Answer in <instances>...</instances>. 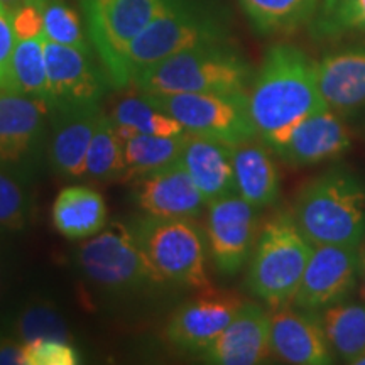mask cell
<instances>
[{
    "mask_svg": "<svg viewBox=\"0 0 365 365\" xmlns=\"http://www.w3.org/2000/svg\"><path fill=\"white\" fill-rule=\"evenodd\" d=\"M325 108L317 61L293 44L272 46L249 93L250 117L267 148L276 149L303 118Z\"/></svg>",
    "mask_w": 365,
    "mask_h": 365,
    "instance_id": "obj_1",
    "label": "cell"
},
{
    "mask_svg": "<svg viewBox=\"0 0 365 365\" xmlns=\"http://www.w3.org/2000/svg\"><path fill=\"white\" fill-rule=\"evenodd\" d=\"M293 218L313 245L359 247L365 237V182L352 171L333 168L303 186Z\"/></svg>",
    "mask_w": 365,
    "mask_h": 365,
    "instance_id": "obj_2",
    "label": "cell"
},
{
    "mask_svg": "<svg viewBox=\"0 0 365 365\" xmlns=\"http://www.w3.org/2000/svg\"><path fill=\"white\" fill-rule=\"evenodd\" d=\"M249 78L247 63L222 43H215L163 59L135 75L130 83L148 95L235 93L245 91Z\"/></svg>",
    "mask_w": 365,
    "mask_h": 365,
    "instance_id": "obj_3",
    "label": "cell"
},
{
    "mask_svg": "<svg viewBox=\"0 0 365 365\" xmlns=\"http://www.w3.org/2000/svg\"><path fill=\"white\" fill-rule=\"evenodd\" d=\"M313 249L291 213H276L269 218L250 255L245 277L250 293L272 308L289 304Z\"/></svg>",
    "mask_w": 365,
    "mask_h": 365,
    "instance_id": "obj_4",
    "label": "cell"
},
{
    "mask_svg": "<svg viewBox=\"0 0 365 365\" xmlns=\"http://www.w3.org/2000/svg\"><path fill=\"white\" fill-rule=\"evenodd\" d=\"M78 266L86 279L108 293H132L166 284L154 269L130 223H107L80 245Z\"/></svg>",
    "mask_w": 365,
    "mask_h": 365,
    "instance_id": "obj_5",
    "label": "cell"
},
{
    "mask_svg": "<svg viewBox=\"0 0 365 365\" xmlns=\"http://www.w3.org/2000/svg\"><path fill=\"white\" fill-rule=\"evenodd\" d=\"M130 227L164 281L198 291L212 287L205 240L193 218L144 215L132 222Z\"/></svg>",
    "mask_w": 365,
    "mask_h": 365,
    "instance_id": "obj_6",
    "label": "cell"
},
{
    "mask_svg": "<svg viewBox=\"0 0 365 365\" xmlns=\"http://www.w3.org/2000/svg\"><path fill=\"white\" fill-rule=\"evenodd\" d=\"M215 43H222V31L210 14L190 0H171L170 6L135 36L127 49L125 71L129 85L135 75L163 59Z\"/></svg>",
    "mask_w": 365,
    "mask_h": 365,
    "instance_id": "obj_7",
    "label": "cell"
},
{
    "mask_svg": "<svg viewBox=\"0 0 365 365\" xmlns=\"http://www.w3.org/2000/svg\"><path fill=\"white\" fill-rule=\"evenodd\" d=\"M90 39L103 63L105 76L117 88L129 85L125 54L135 36L171 0H80Z\"/></svg>",
    "mask_w": 365,
    "mask_h": 365,
    "instance_id": "obj_8",
    "label": "cell"
},
{
    "mask_svg": "<svg viewBox=\"0 0 365 365\" xmlns=\"http://www.w3.org/2000/svg\"><path fill=\"white\" fill-rule=\"evenodd\" d=\"M149 97L168 113H171L188 134L212 137L227 144H239L257 135L249 110V95L245 91L149 95Z\"/></svg>",
    "mask_w": 365,
    "mask_h": 365,
    "instance_id": "obj_9",
    "label": "cell"
},
{
    "mask_svg": "<svg viewBox=\"0 0 365 365\" xmlns=\"http://www.w3.org/2000/svg\"><path fill=\"white\" fill-rule=\"evenodd\" d=\"M245 303L240 294L232 291L202 289L173 312L164 327V339L182 352L202 354L230 325Z\"/></svg>",
    "mask_w": 365,
    "mask_h": 365,
    "instance_id": "obj_10",
    "label": "cell"
},
{
    "mask_svg": "<svg viewBox=\"0 0 365 365\" xmlns=\"http://www.w3.org/2000/svg\"><path fill=\"white\" fill-rule=\"evenodd\" d=\"M207 239L213 262L225 276L244 267L257 232V208L230 193L207 205Z\"/></svg>",
    "mask_w": 365,
    "mask_h": 365,
    "instance_id": "obj_11",
    "label": "cell"
},
{
    "mask_svg": "<svg viewBox=\"0 0 365 365\" xmlns=\"http://www.w3.org/2000/svg\"><path fill=\"white\" fill-rule=\"evenodd\" d=\"M360 261L362 257L357 247L314 245L289 304L307 312H318L340 303L357 284Z\"/></svg>",
    "mask_w": 365,
    "mask_h": 365,
    "instance_id": "obj_12",
    "label": "cell"
},
{
    "mask_svg": "<svg viewBox=\"0 0 365 365\" xmlns=\"http://www.w3.org/2000/svg\"><path fill=\"white\" fill-rule=\"evenodd\" d=\"M46 61L51 113L100 105L105 76L93 65L90 53L46 39Z\"/></svg>",
    "mask_w": 365,
    "mask_h": 365,
    "instance_id": "obj_13",
    "label": "cell"
},
{
    "mask_svg": "<svg viewBox=\"0 0 365 365\" xmlns=\"http://www.w3.org/2000/svg\"><path fill=\"white\" fill-rule=\"evenodd\" d=\"M132 195L144 215L158 218H195L207 207V200L180 159L137 178Z\"/></svg>",
    "mask_w": 365,
    "mask_h": 365,
    "instance_id": "obj_14",
    "label": "cell"
},
{
    "mask_svg": "<svg viewBox=\"0 0 365 365\" xmlns=\"http://www.w3.org/2000/svg\"><path fill=\"white\" fill-rule=\"evenodd\" d=\"M198 355L213 365L264 364L272 355L271 314L247 301L230 325Z\"/></svg>",
    "mask_w": 365,
    "mask_h": 365,
    "instance_id": "obj_15",
    "label": "cell"
},
{
    "mask_svg": "<svg viewBox=\"0 0 365 365\" xmlns=\"http://www.w3.org/2000/svg\"><path fill=\"white\" fill-rule=\"evenodd\" d=\"M271 349L277 359L294 365L333 364L331 346L323 325L307 309L293 304L274 308L271 314Z\"/></svg>",
    "mask_w": 365,
    "mask_h": 365,
    "instance_id": "obj_16",
    "label": "cell"
},
{
    "mask_svg": "<svg viewBox=\"0 0 365 365\" xmlns=\"http://www.w3.org/2000/svg\"><path fill=\"white\" fill-rule=\"evenodd\" d=\"M352 145V137L331 108L303 118L282 143L272 149L291 166H312L335 159Z\"/></svg>",
    "mask_w": 365,
    "mask_h": 365,
    "instance_id": "obj_17",
    "label": "cell"
},
{
    "mask_svg": "<svg viewBox=\"0 0 365 365\" xmlns=\"http://www.w3.org/2000/svg\"><path fill=\"white\" fill-rule=\"evenodd\" d=\"M51 107L44 100L0 88V163H19L41 139Z\"/></svg>",
    "mask_w": 365,
    "mask_h": 365,
    "instance_id": "obj_18",
    "label": "cell"
},
{
    "mask_svg": "<svg viewBox=\"0 0 365 365\" xmlns=\"http://www.w3.org/2000/svg\"><path fill=\"white\" fill-rule=\"evenodd\" d=\"M102 112L100 105H91L51 113L54 125L49 140V161L59 176L68 180L83 178L86 153Z\"/></svg>",
    "mask_w": 365,
    "mask_h": 365,
    "instance_id": "obj_19",
    "label": "cell"
},
{
    "mask_svg": "<svg viewBox=\"0 0 365 365\" xmlns=\"http://www.w3.org/2000/svg\"><path fill=\"white\" fill-rule=\"evenodd\" d=\"M180 161L196 188L202 191L207 205L225 195L237 193L232 144L186 132Z\"/></svg>",
    "mask_w": 365,
    "mask_h": 365,
    "instance_id": "obj_20",
    "label": "cell"
},
{
    "mask_svg": "<svg viewBox=\"0 0 365 365\" xmlns=\"http://www.w3.org/2000/svg\"><path fill=\"white\" fill-rule=\"evenodd\" d=\"M317 71L319 91L333 112L365 107V48L327 54L317 63Z\"/></svg>",
    "mask_w": 365,
    "mask_h": 365,
    "instance_id": "obj_21",
    "label": "cell"
},
{
    "mask_svg": "<svg viewBox=\"0 0 365 365\" xmlns=\"http://www.w3.org/2000/svg\"><path fill=\"white\" fill-rule=\"evenodd\" d=\"M235 190L255 208L271 207L279 198V173L267 144L255 137L232 144Z\"/></svg>",
    "mask_w": 365,
    "mask_h": 365,
    "instance_id": "obj_22",
    "label": "cell"
},
{
    "mask_svg": "<svg viewBox=\"0 0 365 365\" xmlns=\"http://www.w3.org/2000/svg\"><path fill=\"white\" fill-rule=\"evenodd\" d=\"M53 225L68 240L97 235L108 223L103 196L90 186L71 185L56 195L51 210Z\"/></svg>",
    "mask_w": 365,
    "mask_h": 365,
    "instance_id": "obj_23",
    "label": "cell"
},
{
    "mask_svg": "<svg viewBox=\"0 0 365 365\" xmlns=\"http://www.w3.org/2000/svg\"><path fill=\"white\" fill-rule=\"evenodd\" d=\"M108 117L112 118L118 134L124 140L134 134L175 137L186 132L171 113L159 107L145 93L140 97L129 95V97L117 100Z\"/></svg>",
    "mask_w": 365,
    "mask_h": 365,
    "instance_id": "obj_24",
    "label": "cell"
},
{
    "mask_svg": "<svg viewBox=\"0 0 365 365\" xmlns=\"http://www.w3.org/2000/svg\"><path fill=\"white\" fill-rule=\"evenodd\" d=\"M250 24L261 34H287L314 17L319 0H239Z\"/></svg>",
    "mask_w": 365,
    "mask_h": 365,
    "instance_id": "obj_25",
    "label": "cell"
},
{
    "mask_svg": "<svg viewBox=\"0 0 365 365\" xmlns=\"http://www.w3.org/2000/svg\"><path fill=\"white\" fill-rule=\"evenodd\" d=\"M185 134L175 137L134 134L127 137L124 140L125 171L122 181H134L178 161Z\"/></svg>",
    "mask_w": 365,
    "mask_h": 365,
    "instance_id": "obj_26",
    "label": "cell"
},
{
    "mask_svg": "<svg viewBox=\"0 0 365 365\" xmlns=\"http://www.w3.org/2000/svg\"><path fill=\"white\" fill-rule=\"evenodd\" d=\"M322 325L328 344L344 362L354 364L365 354V304L336 303L328 307Z\"/></svg>",
    "mask_w": 365,
    "mask_h": 365,
    "instance_id": "obj_27",
    "label": "cell"
},
{
    "mask_svg": "<svg viewBox=\"0 0 365 365\" xmlns=\"http://www.w3.org/2000/svg\"><path fill=\"white\" fill-rule=\"evenodd\" d=\"M7 88H12L49 103L48 61H46V36L19 39L14 49Z\"/></svg>",
    "mask_w": 365,
    "mask_h": 365,
    "instance_id": "obj_28",
    "label": "cell"
},
{
    "mask_svg": "<svg viewBox=\"0 0 365 365\" xmlns=\"http://www.w3.org/2000/svg\"><path fill=\"white\" fill-rule=\"evenodd\" d=\"M124 171V139L108 113L102 112L86 153L83 176L91 181H115L122 180Z\"/></svg>",
    "mask_w": 365,
    "mask_h": 365,
    "instance_id": "obj_29",
    "label": "cell"
},
{
    "mask_svg": "<svg viewBox=\"0 0 365 365\" xmlns=\"http://www.w3.org/2000/svg\"><path fill=\"white\" fill-rule=\"evenodd\" d=\"M312 21L317 38L365 33V0H323Z\"/></svg>",
    "mask_w": 365,
    "mask_h": 365,
    "instance_id": "obj_30",
    "label": "cell"
},
{
    "mask_svg": "<svg viewBox=\"0 0 365 365\" xmlns=\"http://www.w3.org/2000/svg\"><path fill=\"white\" fill-rule=\"evenodd\" d=\"M14 336L22 344L34 339H66L68 328L65 319L49 301L34 299L27 303L14 322Z\"/></svg>",
    "mask_w": 365,
    "mask_h": 365,
    "instance_id": "obj_31",
    "label": "cell"
},
{
    "mask_svg": "<svg viewBox=\"0 0 365 365\" xmlns=\"http://www.w3.org/2000/svg\"><path fill=\"white\" fill-rule=\"evenodd\" d=\"M43 34L51 43L70 46V48L90 53L88 41L85 38L78 14L66 0H48V4L44 6Z\"/></svg>",
    "mask_w": 365,
    "mask_h": 365,
    "instance_id": "obj_32",
    "label": "cell"
},
{
    "mask_svg": "<svg viewBox=\"0 0 365 365\" xmlns=\"http://www.w3.org/2000/svg\"><path fill=\"white\" fill-rule=\"evenodd\" d=\"M31 218V196L19 180L0 166V232H19Z\"/></svg>",
    "mask_w": 365,
    "mask_h": 365,
    "instance_id": "obj_33",
    "label": "cell"
},
{
    "mask_svg": "<svg viewBox=\"0 0 365 365\" xmlns=\"http://www.w3.org/2000/svg\"><path fill=\"white\" fill-rule=\"evenodd\" d=\"M24 365H76L81 355L66 339H34L24 341Z\"/></svg>",
    "mask_w": 365,
    "mask_h": 365,
    "instance_id": "obj_34",
    "label": "cell"
},
{
    "mask_svg": "<svg viewBox=\"0 0 365 365\" xmlns=\"http://www.w3.org/2000/svg\"><path fill=\"white\" fill-rule=\"evenodd\" d=\"M12 26L16 31L17 41L29 39L43 34L44 29V7L24 0L19 7L11 14Z\"/></svg>",
    "mask_w": 365,
    "mask_h": 365,
    "instance_id": "obj_35",
    "label": "cell"
},
{
    "mask_svg": "<svg viewBox=\"0 0 365 365\" xmlns=\"http://www.w3.org/2000/svg\"><path fill=\"white\" fill-rule=\"evenodd\" d=\"M17 44V36L12 26L11 12L0 4V88H6L11 71L14 49Z\"/></svg>",
    "mask_w": 365,
    "mask_h": 365,
    "instance_id": "obj_36",
    "label": "cell"
},
{
    "mask_svg": "<svg viewBox=\"0 0 365 365\" xmlns=\"http://www.w3.org/2000/svg\"><path fill=\"white\" fill-rule=\"evenodd\" d=\"M24 344L16 336L0 335V365H24Z\"/></svg>",
    "mask_w": 365,
    "mask_h": 365,
    "instance_id": "obj_37",
    "label": "cell"
},
{
    "mask_svg": "<svg viewBox=\"0 0 365 365\" xmlns=\"http://www.w3.org/2000/svg\"><path fill=\"white\" fill-rule=\"evenodd\" d=\"M22 2H24V0H0V4H2V6L6 7L11 14L16 11V9L19 7Z\"/></svg>",
    "mask_w": 365,
    "mask_h": 365,
    "instance_id": "obj_38",
    "label": "cell"
},
{
    "mask_svg": "<svg viewBox=\"0 0 365 365\" xmlns=\"http://www.w3.org/2000/svg\"><path fill=\"white\" fill-rule=\"evenodd\" d=\"M354 365H365V354L360 355V357L354 362Z\"/></svg>",
    "mask_w": 365,
    "mask_h": 365,
    "instance_id": "obj_39",
    "label": "cell"
},
{
    "mask_svg": "<svg viewBox=\"0 0 365 365\" xmlns=\"http://www.w3.org/2000/svg\"><path fill=\"white\" fill-rule=\"evenodd\" d=\"M29 2H34V4H38V6H46V4H48V0H29Z\"/></svg>",
    "mask_w": 365,
    "mask_h": 365,
    "instance_id": "obj_40",
    "label": "cell"
},
{
    "mask_svg": "<svg viewBox=\"0 0 365 365\" xmlns=\"http://www.w3.org/2000/svg\"><path fill=\"white\" fill-rule=\"evenodd\" d=\"M364 276H365V259H364ZM364 298H365V284H364Z\"/></svg>",
    "mask_w": 365,
    "mask_h": 365,
    "instance_id": "obj_41",
    "label": "cell"
},
{
    "mask_svg": "<svg viewBox=\"0 0 365 365\" xmlns=\"http://www.w3.org/2000/svg\"><path fill=\"white\" fill-rule=\"evenodd\" d=\"M0 281H2V274H0Z\"/></svg>",
    "mask_w": 365,
    "mask_h": 365,
    "instance_id": "obj_42",
    "label": "cell"
}]
</instances>
